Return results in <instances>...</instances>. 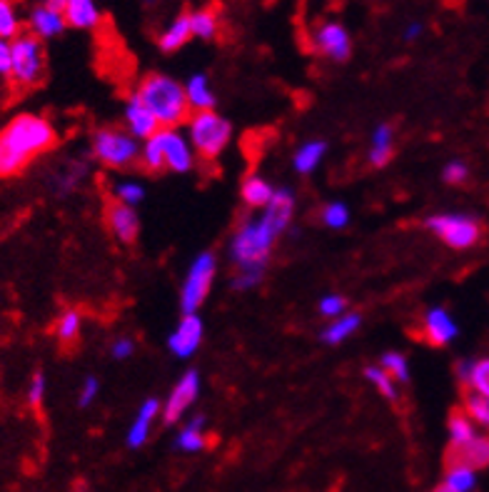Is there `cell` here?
Wrapping results in <instances>:
<instances>
[{
    "label": "cell",
    "instance_id": "cell-5",
    "mask_svg": "<svg viewBox=\"0 0 489 492\" xmlns=\"http://www.w3.org/2000/svg\"><path fill=\"white\" fill-rule=\"evenodd\" d=\"M140 141L133 138L128 130L100 128L90 138V152L98 163L110 170H128L140 163Z\"/></svg>",
    "mask_w": 489,
    "mask_h": 492
},
{
    "label": "cell",
    "instance_id": "cell-40",
    "mask_svg": "<svg viewBox=\"0 0 489 492\" xmlns=\"http://www.w3.org/2000/svg\"><path fill=\"white\" fill-rule=\"evenodd\" d=\"M317 310H320V315L327 317V320H335V317L345 315V313H347V300H345V295L327 293L320 298Z\"/></svg>",
    "mask_w": 489,
    "mask_h": 492
},
{
    "label": "cell",
    "instance_id": "cell-29",
    "mask_svg": "<svg viewBox=\"0 0 489 492\" xmlns=\"http://www.w3.org/2000/svg\"><path fill=\"white\" fill-rule=\"evenodd\" d=\"M25 18L21 15V8L15 0H0V38L15 40L25 33Z\"/></svg>",
    "mask_w": 489,
    "mask_h": 492
},
{
    "label": "cell",
    "instance_id": "cell-28",
    "mask_svg": "<svg viewBox=\"0 0 489 492\" xmlns=\"http://www.w3.org/2000/svg\"><path fill=\"white\" fill-rule=\"evenodd\" d=\"M81 330H82V313L81 310H75V307H68V310H63L56 320V325H53V332H56V338H58L60 345H73V342H78L81 338Z\"/></svg>",
    "mask_w": 489,
    "mask_h": 492
},
{
    "label": "cell",
    "instance_id": "cell-13",
    "mask_svg": "<svg viewBox=\"0 0 489 492\" xmlns=\"http://www.w3.org/2000/svg\"><path fill=\"white\" fill-rule=\"evenodd\" d=\"M202 335H205V323L198 313L193 315H183L177 328L170 332L167 338V350L173 352L177 360H190L198 348L202 345Z\"/></svg>",
    "mask_w": 489,
    "mask_h": 492
},
{
    "label": "cell",
    "instance_id": "cell-2",
    "mask_svg": "<svg viewBox=\"0 0 489 492\" xmlns=\"http://www.w3.org/2000/svg\"><path fill=\"white\" fill-rule=\"evenodd\" d=\"M58 141L53 123L35 113H21L0 128V180L21 176L35 158Z\"/></svg>",
    "mask_w": 489,
    "mask_h": 492
},
{
    "label": "cell",
    "instance_id": "cell-44",
    "mask_svg": "<svg viewBox=\"0 0 489 492\" xmlns=\"http://www.w3.org/2000/svg\"><path fill=\"white\" fill-rule=\"evenodd\" d=\"M370 148H395V130L390 123H380L370 135Z\"/></svg>",
    "mask_w": 489,
    "mask_h": 492
},
{
    "label": "cell",
    "instance_id": "cell-30",
    "mask_svg": "<svg viewBox=\"0 0 489 492\" xmlns=\"http://www.w3.org/2000/svg\"><path fill=\"white\" fill-rule=\"evenodd\" d=\"M190 28H193V38L215 40L220 33V18L210 8H198V11H190Z\"/></svg>",
    "mask_w": 489,
    "mask_h": 492
},
{
    "label": "cell",
    "instance_id": "cell-18",
    "mask_svg": "<svg viewBox=\"0 0 489 492\" xmlns=\"http://www.w3.org/2000/svg\"><path fill=\"white\" fill-rule=\"evenodd\" d=\"M187 40H193V28H190V13L175 15L170 23L165 25L158 36V47L163 53H177L180 47L187 46Z\"/></svg>",
    "mask_w": 489,
    "mask_h": 492
},
{
    "label": "cell",
    "instance_id": "cell-34",
    "mask_svg": "<svg viewBox=\"0 0 489 492\" xmlns=\"http://www.w3.org/2000/svg\"><path fill=\"white\" fill-rule=\"evenodd\" d=\"M349 218H352V212H349L347 203H342V200H330L322 205V212H320V220L325 228L330 230H342V228H347Z\"/></svg>",
    "mask_w": 489,
    "mask_h": 492
},
{
    "label": "cell",
    "instance_id": "cell-17",
    "mask_svg": "<svg viewBox=\"0 0 489 492\" xmlns=\"http://www.w3.org/2000/svg\"><path fill=\"white\" fill-rule=\"evenodd\" d=\"M160 412H163V402L158 398H148L142 400V405L138 408V415H135V420L128 427V435H125V443L133 450H138L148 443V437H150L152 430V422L160 418Z\"/></svg>",
    "mask_w": 489,
    "mask_h": 492
},
{
    "label": "cell",
    "instance_id": "cell-42",
    "mask_svg": "<svg viewBox=\"0 0 489 492\" xmlns=\"http://www.w3.org/2000/svg\"><path fill=\"white\" fill-rule=\"evenodd\" d=\"M100 395V380L95 375H88L81 383V390H78V408H90L95 400Z\"/></svg>",
    "mask_w": 489,
    "mask_h": 492
},
{
    "label": "cell",
    "instance_id": "cell-33",
    "mask_svg": "<svg viewBox=\"0 0 489 492\" xmlns=\"http://www.w3.org/2000/svg\"><path fill=\"white\" fill-rule=\"evenodd\" d=\"M160 133V130H158ZM152 135L148 141H142V148H140V163L148 173H160L165 170V152L163 142H160V135Z\"/></svg>",
    "mask_w": 489,
    "mask_h": 492
},
{
    "label": "cell",
    "instance_id": "cell-31",
    "mask_svg": "<svg viewBox=\"0 0 489 492\" xmlns=\"http://www.w3.org/2000/svg\"><path fill=\"white\" fill-rule=\"evenodd\" d=\"M365 377L373 383L374 390H377L384 400H390V402H397V400H399V387H397L399 383H397L395 377L390 375L380 363L367 365V367H365Z\"/></svg>",
    "mask_w": 489,
    "mask_h": 492
},
{
    "label": "cell",
    "instance_id": "cell-43",
    "mask_svg": "<svg viewBox=\"0 0 489 492\" xmlns=\"http://www.w3.org/2000/svg\"><path fill=\"white\" fill-rule=\"evenodd\" d=\"M265 278V270H237V275L233 278L235 290H253Z\"/></svg>",
    "mask_w": 489,
    "mask_h": 492
},
{
    "label": "cell",
    "instance_id": "cell-6",
    "mask_svg": "<svg viewBox=\"0 0 489 492\" xmlns=\"http://www.w3.org/2000/svg\"><path fill=\"white\" fill-rule=\"evenodd\" d=\"M13 46V68H11V81L30 91L35 85H40L46 78V46L40 38L30 36L28 30L11 40Z\"/></svg>",
    "mask_w": 489,
    "mask_h": 492
},
{
    "label": "cell",
    "instance_id": "cell-16",
    "mask_svg": "<svg viewBox=\"0 0 489 492\" xmlns=\"http://www.w3.org/2000/svg\"><path fill=\"white\" fill-rule=\"evenodd\" d=\"M125 130H128L133 138H138V141H148L152 138L158 130H160V123H158V117L152 116L150 108L142 103V98L138 93H133L125 100Z\"/></svg>",
    "mask_w": 489,
    "mask_h": 492
},
{
    "label": "cell",
    "instance_id": "cell-27",
    "mask_svg": "<svg viewBox=\"0 0 489 492\" xmlns=\"http://www.w3.org/2000/svg\"><path fill=\"white\" fill-rule=\"evenodd\" d=\"M450 462H465L469 468H487L489 465V437L485 435H477L472 443L457 453H450Z\"/></svg>",
    "mask_w": 489,
    "mask_h": 492
},
{
    "label": "cell",
    "instance_id": "cell-20",
    "mask_svg": "<svg viewBox=\"0 0 489 492\" xmlns=\"http://www.w3.org/2000/svg\"><path fill=\"white\" fill-rule=\"evenodd\" d=\"M185 95L190 110L193 113H202V110H215V91L210 85V78L205 73H193L185 82Z\"/></svg>",
    "mask_w": 489,
    "mask_h": 492
},
{
    "label": "cell",
    "instance_id": "cell-48",
    "mask_svg": "<svg viewBox=\"0 0 489 492\" xmlns=\"http://www.w3.org/2000/svg\"><path fill=\"white\" fill-rule=\"evenodd\" d=\"M472 365H475V360H459L457 363V377H459L462 385H467V380L472 375Z\"/></svg>",
    "mask_w": 489,
    "mask_h": 492
},
{
    "label": "cell",
    "instance_id": "cell-21",
    "mask_svg": "<svg viewBox=\"0 0 489 492\" xmlns=\"http://www.w3.org/2000/svg\"><path fill=\"white\" fill-rule=\"evenodd\" d=\"M205 415H193L190 420L185 422V427H180V433L175 435V450H180V453H202L205 447H208V437L202 433V427H205Z\"/></svg>",
    "mask_w": 489,
    "mask_h": 492
},
{
    "label": "cell",
    "instance_id": "cell-14",
    "mask_svg": "<svg viewBox=\"0 0 489 492\" xmlns=\"http://www.w3.org/2000/svg\"><path fill=\"white\" fill-rule=\"evenodd\" d=\"M105 225L110 235L123 246H133L140 235V215L135 208L117 203L116 198L105 205Z\"/></svg>",
    "mask_w": 489,
    "mask_h": 492
},
{
    "label": "cell",
    "instance_id": "cell-15",
    "mask_svg": "<svg viewBox=\"0 0 489 492\" xmlns=\"http://www.w3.org/2000/svg\"><path fill=\"white\" fill-rule=\"evenodd\" d=\"M422 332H425V341L434 345V348H444L450 342L457 341L459 335V325L457 320L450 315V310L442 305H434L430 307L425 315H422Z\"/></svg>",
    "mask_w": 489,
    "mask_h": 492
},
{
    "label": "cell",
    "instance_id": "cell-23",
    "mask_svg": "<svg viewBox=\"0 0 489 492\" xmlns=\"http://www.w3.org/2000/svg\"><path fill=\"white\" fill-rule=\"evenodd\" d=\"M275 186L270 183L268 177L262 176H250L244 177L243 188H240V198L247 208H255V211H262L268 208L270 200L275 198Z\"/></svg>",
    "mask_w": 489,
    "mask_h": 492
},
{
    "label": "cell",
    "instance_id": "cell-10",
    "mask_svg": "<svg viewBox=\"0 0 489 492\" xmlns=\"http://www.w3.org/2000/svg\"><path fill=\"white\" fill-rule=\"evenodd\" d=\"M68 28L70 25L68 18H65V11L60 5L46 3V0L35 3L33 8L28 11V15H25V30L30 36L40 38L43 43L60 38Z\"/></svg>",
    "mask_w": 489,
    "mask_h": 492
},
{
    "label": "cell",
    "instance_id": "cell-11",
    "mask_svg": "<svg viewBox=\"0 0 489 492\" xmlns=\"http://www.w3.org/2000/svg\"><path fill=\"white\" fill-rule=\"evenodd\" d=\"M200 387H202V380H200L198 370H187L185 375L175 383V387L170 390V395H167V400L163 402L160 420H163L165 425H175V422L183 420V415L195 405V400H198L200 395Z\"/></svg>",
    "mask_w": 489,
    "mask_h": 492
},
{
    "label": "cell",
    "instance_id": "cell-8",
    "mask_svg": "<svg viewBox=\"0 0 489 492\" xmlns=\"http://www.w3.org/2000/svg\"><path fill=\"white\" fill-rule=\"evenodd\" d=\"M215 275H218V258L212 253H200L198 258L190 263L183 288H180L183 315H193L202 307V303L208 300L210 290H212Z\"/></svg>",
    "mask_w": 489,
    "mask_h": 492
},
{
    "label": "cell",
    "instance_id": "cell-22",
    "mask_svg": "<svg viewBox=\"0 0 489 492\" xmlns=\"http://www.w3.org/2000/svg\"><path fill=\"white\" fill-rule=\"evenodd\" d=\"M475 488H477V470L465 462H450L447 475L432 492H475Z\"/></svg>",
    "mask_w": 489,
    "mask_h": 492
},
{
    "label": "cell",
    "instance_id": "cell-35",
    "mask_svg": "<svg viewBox=\"0 0 489 492\" xmlns=\"http://www.w3.org/2000/svg\"><path fill=\"white\" fill-rule=\"evenodd\" d=\"M82 177H85V165L82 163H65L60 168L56 177H53V188L58 195H65L70 190L78 188V183H81Z\"/></svg>",
    "mask_w": 489,
    "mask_h": 492
},
{
    "label": "cell",
    "instance_id": "cell-3",
    "mask_svg": "<svg viewBox=\"0 0 489 492\" xmlns=\"http://www.w3.org/2000/svg\"><path fill=\"white\" fill-rule=\"evenodd\" d=\"M135 93L142 98V103L150 108V113L158 117L160 128H180L193 116L187 103L185 85L177 82L165 73H148L140 81Z\"/></svg>",
    "mask_w": 489,
    "mask_h": 492
},
{
    "label": "cell",
    "instance_id": "cell-49",
    "mask_svg": "<svg viewBox=\"0 0 489 492\" xmlns=\"http://www.w3.org/2000/svg\"><path fill=\"white\" fill-rule=\"evenodd\" d=\"M46 3H53V5H60V8H65L70 0H46Z\"/></svg>",
    "mask_w": 489,
    "mask_h": 492
},
{
    "label": "cell",
    "instance_id": "cell-37",
    "mask_svg": "<svg viewBox=\"0 0 489 492\" xmlns=\"http://www.w3.org/2000/svg\"><path fill=\"white\" fill-rule=\"evenodd\" d=\"M380 365H382L390 375L395 377L399 385L409 383V377H412V373H409V360L402 355V352H397V350L384 352L382 358H380Z\"/></svg>",
    "mask_w": 489,
    "mask_h": 492
},
{
    "label": "cell",
    "instance_id": "cell-9",
    "mask_svg": "<svg viewBox=\"0 0 489 492\" xmlns=\"http://www.w3.org/2000/svg\"><path fill=\"white\" fill-rule=\"evenodd\" d=\"M310 47L332 63H345L352 56V38L347 28L338 21H322L310 33Z\"/></svg>",
    "mask_w": 489,
    "mask_h": 492
},
{
    "label": "cell",
    "instance_id": "cell-41",
    "mask_svg": "<svg viewBox=\"0 0 489 492\" xmlns=\"http://www.w3.org/2000/svg\"><path fill=\"white\" fill-rule=\"evenodd\" d=\"M469 177V165L465 160H450L442 168V180L447 186H462Z\"/></svg>",
    "mask_w": 489,
    "mask_h": 492
},
{
    "label": "cell",
    "instance_id": "cell-46",
    "mask_svg": "<svg viewBox=\"0 0 489 492\" xmlns=\"http://www.w3.org/2000/svg\"><path fill=\"white\" fill-rule=\"evenodd\" d=\"M11 68H13L11 40L0 38V78H11Z\"/></svg>",
    "mask_w": 489,
    "mask_h": 492
},
{
    "label": "cell",
    "instance_id": "cell-25",
    "mask_svg": "<svg viewBox=\"0 0 489 492\" xmlns=\"http://www.w3.org/2000/svg\"><path fill=\"white\" fill-rule=\"evenodd\" d=\"M360 328H362L360 313H352V310H347L345 315L330 320V325L322 328V332H320V341L325 342V345H339V342H345L347 338H352V335H355Z\"/></svg>",
    "mask_w": 489,
    "mask_h": 492
},
{
    "label": "cell",
    "instance_id": "cell-45",
    "mask_svg": "<svg viewBox=\"0 0 489 492\" xmlns=\"http://www.w3.org/2000/svg\"><path fill=\"white\" fill-rule=\"evenodd\" d=\"M133 352H135V341L128 338V335L116 338V341L110 342V358L113 360H128V358H133Z\"/></svg>",
    "mask_w": 489,
    "mask_h": 492
},
{
    "label": "cell",
    "instance_id": "cell-47",
    "mask_svg": "<svg viewBox=\"0 0 489 492\" xmlns=\"http://www.w3.org/2000/svg\"><path fill=\"white\" fill-rule=\"evenodd\" d=\"M422 33H425V23L412 21V23H408V28H405V40H408V43H415V40L422 38Z\"/></svg>",
    "mask_w": 489,
    "mask_h": 492
},
{
    "label": "cell",
    "instance_id": "cell-24",
    "mask_svg": "<svg viewBox=\"0 0 489 492\" xmlns=\"http://www.w3.org/2000/svg\"><path fill=\"white\" fill-rule=\"evenodd\" d=\"M447 433H450V453H457L467 447L477 437V425L465 410H454L447 420Z\"/></svg>",
    "mask_w": 489,
    "mask_h": 492
},
{
    "label": "cell",
    "instance_id": "cell-50",
    "mask_svg": "<svg viewBox=\"0 0 489 492\" xmlns=\"http://www.w3.org/2000/svg\"><path fill=\"white\" fill-rule=\"evenodd\" d=\"M140 3H142V5H155L158 0H140Z\"/></svg>",
    "mask_w": 489,
    "mask_h": 492
},
{
    "label": "cell",
    "instance_id": "cell-26",
    "mask_svg": "<svg viewBox=\"0 0 489 492\" xmlns=\"http://www.w3.org/2000/svg\"><path fill=\"white\" fill-rule=\"evenodd\" d=\"M327 155V142L325 141H307L303 142L297 152H295V158H292V165H295V173H300V176H310L314 173L320 163H322V158Z\"/></svg>",
    "mask_w": 489,
    "mask_h": 492
},
{
    "label": "cell",
    "instance_id": "cell-36",
    "mask_svg": "<svg viewBox=\"0 0 489 492\" xmlns=\"http://www.w3.org/2000/svg\"><path fill=\"white\" fill-rule=\"evenodd\" d=\"M113 198L123 205H130V208H138L140 203L145 200V188L138 180H117L113 186Z\"/></svg>",
    "mask_w": 489,
    "mask_h": 492
},
{
    "label": "cell",
    "instance_id": "cell-1",
    "mask_svg": "<svg viewBox=\"0 0 489 492\" xmlns=\"http://www.w3.org/2000/svg\"><path fill=\"white\" fill-rule=\"evenodd\" d=\"M295 218V193L278 188L275 198L260 215H253L240 223L230 237V260L237 270H265L272 255V247L287 233Z\"/></svg>",
    "mask_w": 489,
    "mask_h": 492
},
{
    "label": "cell",
    "instance_id": "cell-4",
    "mask_svg": "<svg viewBox=\"0 0 489 492\" xmlns=\"http://www.w3.org/2000/svg\"><path fill=\"white\" fill-rule=\"evenodd\" d=\"M187 138L202 160H215L230 145L233 125L215 110H202L187 117Z\"/></svg>",
    "mask_w": 489,
    "mask_h": 492
},
{
    "label": "cell",
    "instance_id": "cell-7",
    "mask_svg": "<svg viewBox=\"0 0 489 492\" xmlns=\"http://www.w3.org/2000/svg\"><path fill=\"white\" fill-rule=\"evenodd\" d=\"M425 225L452 250H469L482 240V223L465 212H434Z\"/></svg>",
    "mask_w": 489,
    "mask_h": 492
},
{
    "label": "cell",
    "instance_id": "cell-39",
    "mask_svg": "<svg viewBox=\"0 0 489 492\" xmlns=\"http://www.w3.org/2000/svg\"><path fill=\"white\" fill-rule=\"evenodd\" d=\"M467 390H475L482 395H489V358H479L472 365V375L467 380Z\"/></svg>",
    "mask_w": 489,
    "mask_h": 492
},
{
    "label": "cell",
    "instance_id": "cell-19",
    "mask_svg": "<svg viewBox=\"0 0 489 492\" xmlns=\"http://www.w3.org/2000/svg\"><path fill=\"white\" fill-rule=\"evenodd\" d=\"M70 28L75 30H95L103 21V11L95 0H70L63 8Z\"/></svg>",
    "mask_w": 489,
    "mask_h": 492
},
{
    "label": "cell",
    "instance_id": "cell-12",
    "mask_svg": "<svg viewBox=\"0 0 489 492\" xmlns=\"http://www.w3.org/2000/svg\"><path fill=\"white\" fill-rule=\"evenodd\" d=\"M160 142H163L165 152V170L177 173V176H185L195 168V148L190 138H185L177 128H160Z\"/></svg>",
    "mask_w": 489,
    "mask_h": 492
},
{
    "label": "cell",
    "instance_id": "cell-32",
    "mask_svg": "<svg viewBox=\"0 0 489 492\" xmlns=\"http://www.w3.org/2000/svg\"><path fill=\"white\" fill-rule=\"evenodd\" d=\"M462 410L475 420L477 427L487 430L489 433V395L475 393V390H467L465 400H462Z\"/></svg>",
    "mask_w": 489,
    "mask_h": 492
},
{
    "label": "cell",
    "instance_id": "cell-38",
    "mask_svg": "<svg viewBox=\"0 0 489 492\" xmlns=\"http://www.w3.org/2000/svg\"><path fill=\"white\" fill-rule=\"evenodd\" d=\"M47 395V375L43 370H35L33 377L28 380V390H25V400H28V405L30 408H40L43 402H46Z\"/></svg>",
    "mask_w": 489,
    "mask_h": 492
}]
</instances>
